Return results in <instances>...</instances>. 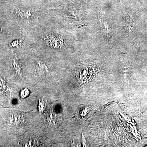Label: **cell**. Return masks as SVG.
I'll return each mask as SVG.
<instances>
[{
  "mask_svg": "<svg viewBox=\"0 0 147 147\" xmlns=\"http://www.w3.org/2000/svg\"><path fill=\"white\" fill-rule=\"evenodd\" d=\"M45 39L46 43L50 47L53 48H60L63 45V40L61 38H57L53 36H47Z\"/></svg>",
  "mask_w": 147,
  "mask_h": 147,
  "instance_id": "obj_1",
  "label": "cell"
},
{
  "mask_svg": "<svg viewBox=\"0 0 147 147\" xmlns=\"http://www.w3.org/2000/svg\"><path fill=\"white\" fill-rule=\"evenodd\" d=\"M9 123L13 126H18L24 123V117L21 114L15 113L10 116L9 119Z\"/></svg>",
  "mask_w": 147,
  "mask_h": 147,
  "instance_id": "obj_2",
  "label": "cell"
},
{
  "mask_svg": "<svg viewBox=\"0 0 147 147\" xmlns=\"http://www.w3.org/2000/svg\"><path fill=\"white\" fill-rule=\"evenodd\" d=\"M47 120L48 123L51 125H53L55 126L56 125V115L53 111H50V112L47 113V115H46Z\"/></svg>",
  "mask_w": 147,
  "mask_h": 147,
  "instance_id": "obj_3",
  "label": "cell"
},
{
  "mask_svg": "<svg viewBox=\"0 0 147 147\" xmlns=\"http://www.w3.org/2000/svg\"><path fill=\"white\" fill-rule=\"evenodd\" d=\"M18 14L22 18H29L31 16V13L30 10L24 11L20 10L18 11Z\"/></svg>",
  "mask_w": 147,
  "mask_h": 147,
  "instance_id": "obj_4",
  "label": "cell"
},
{
  "mask_svg": "<svg viewBox=\"0 0 147 147\" xmlns=\"http://www.w3.org/2000/svg\"><path fill=\"white\" fill-rule=\"evenodd\" d=\"M38 142H36V140L33 138L32 139H30L29 140H27L26 142L24 143V146L25 147H34L36 146V145H38Z\"/></svg>",
  "mask_w": 147,
  "mask_h": 147,
  "instance_id": "obj_5",
  "label": "cell"
},
{
  "mask_svg": "<svg viewBox=\"0 0 147 147\" xmlns=\"http://www.w3.org/2000/svg\"><path fill=\"white\" fill-rule=\"evenodd\" d=\"M39 104H38V108L40 113H42L45 110L46 107V103L43 100H40L38 99Z\"/></svg>",
  "mask_w": 147,
  "mask_h": 147,
  "instance_id": "obj_6",
  "label": "cell"
},
{
  "mask_svg": "<svg viewBox=\"0 0 147 147\" xmlns=\"http://www.w3.org/2000/svg\"><path fill=\"white\" fill-rule=\"evenodd\" d=\"M13 65H14V68L15 69L16 72L18 74L20 75L21 74V67L19 65V63L17 60H14L13 62Z\"/></svg>",
  "mask_w": 147,
  "mask_h": 147,
  "instance_id": "obj_7",
  "label": "cell"
},
{
  "mask_svg": "<svg viewBox=\"0 0 147 147\" xmlns=\"http://www.w3.org/2000/svg\"><path fill=\"white\" fill-rule=\"evenodd\" d=\"M30 94V91L27 88L24 89L21 91V98H24L26 97Z\"/></svg>",
  "mask_w": 147,
  "mask_h": 147,
  "instance_id": "obj_8",
  "label": "cell"
},
{
  "mask_svg": "<svg viewBox=\"0 0 147 147\" xmlns=\"http://www.w3.org/2000/svg\"><path fill=\"white\" fill-rule=\"evenodd\" d=\"M20 43H21L20 40H16V41H14L11 42V45L12 46V47H16V46H19Z\"/></svg>",
  "mask_w": 147,
  "mask_h": 147,
  "instance_id": "obj_9",
  "label": "cell"
}]
</instances>
